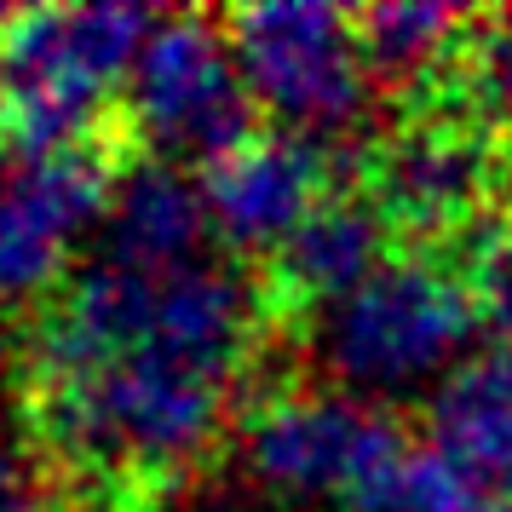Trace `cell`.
Listing matches in <instances>:
<instances>
[{"label": "cell", "mask_w": 512, "mask_h": 512, "mask_svg": "<svg viewBox=\"0 0 512 512\" xmlns=\"http://www.w3.org/2000/svg\"><path fill=\"white\" fill-rule=\"evenodd\" d=\"M271 294L225 254L133 265L98 248L52 288L24 340V409L81 507H150L231 432Z\"/></svg>", "instance_id": "cell-1"}, {"label": "cell", "mask_w": 512, "mask_h": 512, "mask_svg": "<svg viewBox=\"0 0 512 512\" xmlns=\"http://www.w3.org/2000/svg\"><path fill=\"white\" fill-rule=\"evenodd\" d=\"M386 236H392V225L369 208V196H334L294 231V242L282 254H271V288L265 294L277 311L317 317L392 259Z\"/></svg>", "instance_id": "cell-10"}, {"label": "cell", "mask_w": 512, "mask_h": 512, "mask_svg": "<svg viewBox=\"0 0 512 512\" xmlns=\"http://www.w3.org/2000/svg\"><path fill=\"white\" fill-rule=\"evenodd\" d=\"M420 443L386 409L346 392H277L242 420V461L277 501H323L334 512H397Z\"/></svg>", "instance_id": "cell-4"}, {"label": "cell", "mask_w": 512, "mask_h": 512, "mask_svg": "<svg viewBox=\"0 0 512 512\" xmlns=\"http://www.w3.org/2000/svg\"><path fill=\"white\" fill-rule=\"evenodd\" d=\"M363 52L380 81L397 87H432L438 75L466 70V52L478 35V12L443 6V0H386L357 18Z\"/></svg>", "instance_id": "cell-13"}, {"label": "cell", "mask_w": 512, "mask_h": 512, "mask_svg": "<svg viewBox=\"0 0 512 512\" xmlns=\"http://www.w3.org/2000/svg\"><path fill=\"white\" fill-rule=\"evenodd\" d=\"M466 288H472V305H478V323H484L489 346H512V225L507 219L472 231Z\"/></svg>", "instance_id": "cell-14"}, {"label": "cell", "mask_w": 512, "mask_h": 512, "mask_svg": "<svg viewBox=\"0 0 512 512\" xmlns=\"http://www.w3.org/2000/svg\"><path fill=\"white\" fill-rule=\"evenodd\" d=\"M127 116L156 162L173 167H213L254 139V98L225 24L190 12L156 18L127 81Z\"/></svg>", "instance_id": "cell-6"}, {"label": "cell", "mask_w": 512, "mask_h": 512, "mask_svg": "<svg viewBox=\"0 0 512 512\" xmlns=\"http://www.w3.org/2000/svg\"><path fill=\"white\" fill-rule=\"evenodd\" d=\"M461 75L478 98V110H484V121H512V6L495 12V18H478Z\"/></svg>", "instance_id": "cell-15"}, {"label": "cell", "mask_w": 512, "mask_h": 512, "mask_svg": "<svg viewBox=\"0 0 512 512\" xmlns=\"http://www.w3.org/2000/svg\"><path fill=\"white\" fill-rule=\"evenodd\" d=\"M6 403V392H0ZM0 512H24V472H18V449L6 438V420H0Z\"/></svg>", "instance_id": "cell-16"}, {"label": "cell", "mask_w": 512, "mask_h": 512, "mask_svg": "<svg viewBox=\"0 0 512 512\" xmlns=\"http://www.w3.org/2000/svg\"><path fill=\"white\" fill-rule=\"evenodd\" d=\"M156 18L144 6H18L0 12V150L12 162L87 150L127 98Z\"/></svg>", "instance_id": "cell-3"}, {"label": "cell", "mask_w": 512, "mask_h": 512, "mask_svg": "<svg viewBox=\"0 0 512 512\" xmlns=\"http://www.w3.org/2000/svg\"><path fill=\"white\" fill-rule=\"evenodd\" d=\"M478 512H512V489H495V495H484V507Z\"/></svg>", "instance_id": "cell-17"}, {"label": "cell", "mask_w": 512, "mask_h": 512, "mask_svg": "<svg viewBox=\"0 0 512 512\" xmlns=\"http://www.w3.org/2000/svg\"><path fill=\"white\" fill-rule=\"evenodd\" d=\"M110 202L116 173L93 144L70 156L12 162V173L0 179V305L52 294L75 242L98 219H110Z\"/></svg>", "instance_id": "cell-8"}, {"label": "cell", "mask_w": 512, "mask_h": 512, "mask_svg": "<svg viewBox=\"0 0 512 512\" xmlns=\"http://www.w3.org/2000/svg\"><path fill=\"white\" fill-rule=\"evenodd\" d=\"M426 409L432 449H443L484 495L512 489V346H478Z\"/></svg>", "instance_id": "cell-11"}, {"label": "cell", "mask_w": 512, "mask_h": 512, "mask_svg": "<svg viewBox=\"0 0 512 512\" xmlns=\"http://www.w3.org/2000/svg\"><path fill=\"white\" fill-rule=\"evenodd\" d=\"M225 35L254 110H265L282 133L328 144L363 127L380 75L351 12L317 0H271L231 12Z\"/></svg>", "instance_id": "cell-5"}, {"label": "cell", "mask_w": 512, "mask_h": 512, "mask_svg": "<svg viewBox=\"0 0 512 512\" xmlns=\"http://www.w3.org/2000/svg\"><path fill=\"white\" fill-rule=\"evenodd\" d=\"M104 225H110L104 254L133 259V265H190V259L219 254L202 179H190L173 162H144L133 173H121Z\"/></svg>", "instance_id": "cell-12"}, {"label": "cell", "mask_w": 512, "mask_h": 512, "mask_svg": "<svg viewBox=\"0 0 512 512\" xmlns=\"http://www.w3.org/2000/svg\"><path fill=\"white\" fill-rule=\"evenodd\" d=\"M495 190L501 144L484 116H420L369 156V208L403 236L484 231Z\"/></svg>", "instance_id": "cell-7"}, {"label": "cell", "mask_w": 512, "mask_h": 512, "mask_svg": "<svg viewBox=\"0 0 512 512\" xmlns=\"http://www.w3.org/2000/svg\"><path fill=\"white\" fill-rule=\"evenodd\" d=\"M478 334L484 323L466 271L443 265L438 254H392L346 300L311 317V351L334 392L374 409L403 397L432 403L478 351Z\"/></svg>", "instance_id": "cell-2"}, {"label": "cell", "mask_w": 512, "mask_h": 512, "mask_svg": "<svg viewBox=\"0 0 512 512\" xmlns=\"http://www.w3.org/2000/svg\"><path fill=\"white\" fill-rule=\"evenodd\" d=\"M334 167L328 150L294 133H254L231 156L202 167V202H208L219 248L236 254H282L311 213L334 202Z\"/></svg>", "instance_id": "cell-9"}]
</instances>
